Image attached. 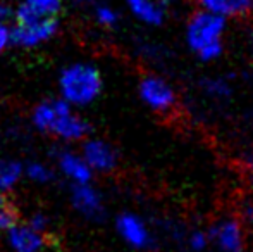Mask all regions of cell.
I'll list each match as a JSON object with an SVG mask.
<instances>
[{
	"instance_id": "4",
	"label": "cell",
	"mask_w": 253,
	"mask_h": 252,
	"mask_svg": "<svg viewBox=\"0 0 253 252\" xmlns=\"http://www.w3.org/2000/svg\"><path fill=\"white\" fill-rule=\"evenodd\" d=\"M57 30H59V23L55 17L17 23L16 28L10 30V44H16L24 49H33L52 40Z\"/></svg>"
},
{
	"instance_id": "12",
	"label": "cell",
	"mask_w": 253,
	"mask_h": 252,
	"mask_svg": "<svg viewBox=\"0 0 253 252\" xmlns=\"http://www.w3.org/2000/svg\"><path fill=\"white\" fill-rule=\"evenodd\" d=\"M10 246L17 252H38L48 242L43 233L37 232L31 226L16 225L9 230Z\"/></svg>"
},
{
	"instance_id": "14",
	"label": "cell",
	"mask_w": 253,
	"mask_h": 252,
	"mask_svg": "<svg viewBox=\"0 0 253 252\" xmlns=\"http://www.w3.org/2000/svg\"><path fill=\"white\" fill-rule=\"evenodd\" d=\"M198 2L203 10H209L222 17L240 16L253 7V0H198Z\"/></svg>"
},
{
	"instance_id": "2",
	"label": "cell",
	"mask_w": 253,
	"mask_h": 252,
	"mask_svg": "<svg viewBox=\"0 0 253 252\" xmlns=\"http://www.w3.org/2000/svg\"><path fill=\"white\" fill-rule=\"evenodd\" d=\"M226 31V17L209 10L193 14L186 24L188 47L202 61H215L222 54V37Z\"/></svg>"
},
{
	"instance_id": "10",
	"label": "cell",
	"mask_w": 253,
	"mask_h": 252,
	"mask_svg": "<svg viewBox=\"0 0 253 252\" xmlns=\"http://www.w3.org/2000/svg\"><path fill=\"white\" fill-rule=\"evenodd\" d=\"M210 235L224 252H240L243 249V232L240 223L234 219H224L217 223Z\"/></svg>"
},
{
	"instance_id": "5",
	"label": "cell",
	"mask_w": 253,
	"mask_h": 252,
	"mask_svg": "<svg viewBox=\"0 0 253 252\" xmlns=\"http://www.w3.org/2000/svg\"><path fill=\"white\" fill-rule=\"evenodd\" d=\"M140 97L145 104L157 112H166L176 104V92L169 81L160 76H145L140 81Z\"/></svg>"
},
{
	"instance_id": "1",
	"label": "cell",
	"mask_w": 253,
	"mask_h": 252,
	"mask_svg": "<svg viewBox=\"0 0 253 252\" xmlns=\"http://www.w3.org/2000/svg\"><path fill=\"white\" fill-rule=\"evenodd\" d=\"M31 119L37 130L53 135L64 142L83 140L90 131V125L73 111V105L64 102L62 99H53L38 104Z\"/></svg>"
},
{
	"instance_id": "7",
	"label": "cell",
	"mask_w": 253,
	"mask_h": 252,
	"mask_svg": "<svg viewBox=\"0 0 253 252\" xmlns=\"http://www.w3.org/2000/svg\"><path fill=\"white\" fill-rule=\"evenodd\" d=\"M71 201L73 205L91 219H102L103 218V204L102 197L90 183H73L71 187Z\"/></svg>"
},
{
	"instance_id": "21",
	"label": "cell",
	"mask_w": 253,
	"mask_h": 252,
	"mask_svg": "<svg viewBox=\"0 0 253 252\" xmlns=\"http://www.w3.org/2000/svg\"><path fill=\"white\" fill-rule=\"evenodd\" d=\"M9 44H10V30L7 26V23H0V52L5 50Z\"/></svg>"
},
{
	"instance_id": "22",
	"label": "cell",
	"mask_w": 253,
	"mask_h": 252,
	"mask_svg": "<svg viewBox=\"0 0 253 252\" xmlns=\"http://www.w3.org/2000/svg\"><path fill=\"white\" fill-rule=\"evenodd\" d=\"M28 226H31V228L37 230V232L43 233L45 228H47V219H45L42 214H38V216H35V218H31V221H30V225H28Z\"/></svg>"
},
{
	"instance_id": "3",
	"label": "cell",
	"mask_w": 253,
	"mask_h": 252,
	"mask_svg": "<svg viewBox=\"0 0 253 252\" xmlns=\"http://www.w3.org/2000/svg\"><path fill=\"white\" fill-rule=\"evenodd\" d=\"M103 87L98 69L91 64L76 62L62 69L59 76L60 99L73 107L90 105L98 99Z\"/></svg>"
},
{
	"instance_id": "24",
	"label": "cell",
	"mask_w": 253,
	"mask_h": 252,
	"mask_svg": "<svg viewBox=\"0 0 253 252\" xmlns=\"http://www.w3.org/2000/svg\"><path fill=\"white\" fill-rule=\"evenodd\" d=\"M74 2H80L81 3V2H88V0H74Z\"/></svg>"
},
{
	"instance_id": "23",
	"label": "cell",
	"mask_w": 253,
	"mask_h": 252,
	"mask_svg": "<svg viewBox=\"0 0 253 252\" xmlns=\"http://www.w3.org/2000/svg\"><path fill=\"white\" fill-rule=\"evenodd\" d=\"M10 16H12V10L7 5H3V3H0V23H7L10 19Z\"/></svg>"
},
{
	"instance_id": "11",
	"label": "cell",
	"mask_w": 253,
	"mask_h": 252,
	"mask_svg": "<svg viewBox=\"0 0 253 252\" xmlns=\"http://www.w3.org/2000/svg\"><path fill=\"white\" fill-rule=\"evenodd\" d=\"M57 164H59L60 171H62L73 183H90L91 176H93V171H91L90 166L84 162V159L71 151L59 152V155H57Z\"/></svg>"
},
{
	"instance_id": "18",
	"label": "cell",
	"mask_w": 253,
	"mask_h": 252,
	"mask_svg": "<svg viewBox=\"0 0 253 252\" xmlns=\"http://www.w3.org/2000/svg\"><path fill=\"white\" fill-rule=\"evenodd\" d=\"M95 19L98 21V24L103 28H112L117 24V21H119V14H117L116 9H112L110 5H107V3H100V5H97V9H95Z\"/></svg>"
},
{
	"instance_id": "9",
	"label": "cell",
	"mask_w": 253,
	"mask_h": 252,
	"mask_svg": "<svg viewBox=\"0 0 253 252\" xmlns=\"http://www.w3.org/2000/svg\"><path fill=\"white\" fill-rule=\"evenodd\" d=\"M117 232L129 246L136 249H145L150 246V233H148L145 223L134 214H123L117 219Z\"/></svg>"
},
{
	"instance_id": "15",
	"label": "cell",
	"mask_w": 253,
	"mask_h": 252,
	"mask_svg": "<svg viewBox=\"0 0 253 252\" xmlns=\"http://www.w3.org/2000/svg\"><path fill=\"white\" fill-rule=\"evenodd\" d=\"M23 173L24 168L21 166V162L10 161V159H0V192L12 189L19 182Z\"/></svg>"
},
{
	"instance_id": "20",
	"label": "cell",
	"mask_w": 253,
	"mask_h": 252,
	"mask_svg": "<svg viewBox=\"0 0 253 252\" xmlns=\"http://www.w3.org/2000/svg\"><path fill=\"white\" fill-rule=\"evenodd\" d=\"M188 244H190V247L195 252H200V251L205 249L207 244H209V237H207L203 232H193L190 235V240H188Z\"/></svg>"
},
{
	"instance_id": "6",
	"label": "cell",
	"mask_w": 253,
	"mask_h": 252,
	"mask_svg": "<svg viewBox=\"0 0 253 252\" xmlns=\"http://www.w3.org/2000/svg\"><path fill=\"white\" fill-rule=\"evenodd\" d=\"M81 157L93 173L112 171L117 164V154L114 147L100 138H88L81 149Z\"/></svg>"
},
{
	"instance_id": "19",
	"label": "cell",
	"mask_w": 253,
	"mask_h": 252,
	"mask_svg": "<svg viewBox=\"0 0 253 252\" xmlns=\"http://www.w3.org/2000/svg\"><path fill=\"white\" fill-rule=\"evenodd\" d=\"M203 90H205L210 97H215V99H224L231 94L229 85L224 80H207L205 83H203Z\"/></svg>"
},
{
	"instance_id": "16",
	"label": "cell",
	"mask_w": 253,
	"mask_h": 252,
	"mask_svg": "<svg viewBox=\"0 0 253 252\" xmlns=\"http://www.w3.org/2000/svg\"><path fill=\"white\" fill-rule=\"evenodd\" d=\"M19 223V211L17 207L0 194V230H10Z\"/></svg>"
},
{
	"instance_id": "13",
	"label": "cell",
	"mask_w": 253,
	"mask_h": 252,
	"mask_svg": "<svg viewBox=\"0 0 253 252\" xmlns=\"http://www.w3.org/2000/svg\"><path fill=\"white\" fill-rule=\"evenodd\" d=\"M126 5L138 21L150 26H160L166 19V5L157 0H126Z\"/></svg>"
},
{
	"instance_id": "8",
	"label": "cell",
	"mask_w": 253,
	"mask_h": 252,
	"mask_svg": "<svg viewBox=\"0 0 253 252\" xmlns=\"http://www.w3.org/2000/svg\"><path fill=\"white\" fill-rule=\"evenodd\" d=\"M62 9V0H23L16 9L17 23L53 19Z\"/></svg>"
},
{
	"instance_id": "25",
	"label": "cell",
	"mask_w": 253,
	"mask_h": 252,
	"mask_svg": "<svg viewBox=\"0 0 253 252\" xmlns=\"http://www.w3.org/2000/svg\"><path fill=\"white\" fill-rule=\"evenodd\" d=\"M252 49H253V38H252Z\"/></svg>"
},
{
	"instance_id": "17",
	"label": "cell",
	"mask_w": 253,
	"mask_h": 252,
	"mask_svg": "<svg viewBox=\"0 0 253 252\" xmlns=\"http://www.w3.org/2000/svg\"><path fill=\"white\" fill-rule=\"evenodd\" d=\"M24 173L30 180L38 183H48L53 178V173L50 168H47L42 162H30V164L24 168Z\"/></svg>"
}]
</instances>
